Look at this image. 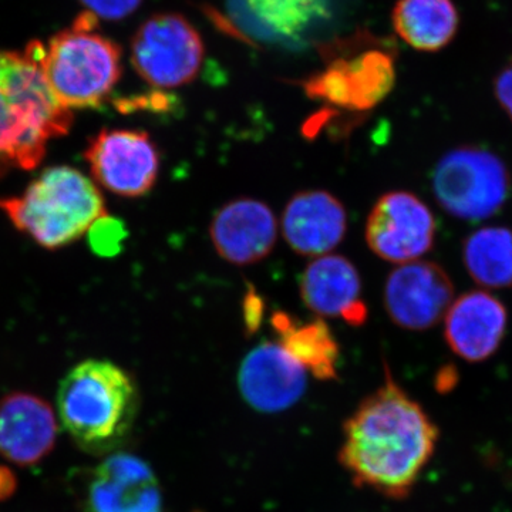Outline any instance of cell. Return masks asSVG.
I'll return each mask as SVG.
<instances>
[{
    "label": "cell",
    "instance_id": "obj_13",
    "mask_svg": "<svg viewBox=\"0 0 512 512\" xmlns=\"http://www.w3.org/2000/svg\"><path fill=\"white\" fill-rule=\"evenodd\" d=\"M66 134L59 121L13 93L0 79V177L15 168L33 170L45 157L47 143Z\"/></svg>",
    "mask_w": 512,
    "mask_h": 512
},
{
    "label": "cell",
    "instance_id": "obj_1",
    "mask_svg": "<svg viewBox=\"0 0 512 512\" xmlns=\"http://www.w3.org/2000/svg\"><path fill=\"white\" fill-rule=\"evenodd\" d=\"M439 436L426 410L386 369L382 386L357 406L343 426L340 464L357 487L403 500L429 466Z\"/></svg>",
    "mask_w": 512,
    "mask_h": 512
},
{
    "label": "cell",
    "instance_id": "obj_23",
    "mask_svg": "<svg viewBox=\"0 0 512 512\" xmlns=\"http://www.w3.org/2000/svg\"><path fill=\"white\" fill-rule=\"evenodd\" d=\"M90 245L96 254L113 256L121 249L126 229L120 221L110 218L109 215L99 218L89 229Z\"/></svg>",
    "mask_w": 512,
    "mask_h": 512
},
{
    "label": "cell",
    "instance_id": "obj_8",
    "mask_svg": "<svg viewBox=\"0 0 512 512\" xmlns=\"http://www.w3.org/2000/svg\"><path fill=\"white\" fill-rule=\"evenodd\" d=\"M437 224L426 202L409 191L382 195L366 222V242L373 254L393 264L417 261L436 242Z\"/></svg>",
    "mask_w": 512,
    "mask_h": 512
},
{
    "label": "cell",
    "instance_id": "obj_10",
    "mask_svg": "<svg viewBox=\"0 0 512 512\" xmlns=\"http://www.w3.org/2000/svg\"><path fill=\"white\" fill-rule=\"evenodd\" d=\"M454 285L443 266L413 261L393 269L384 286V306L394 325L424 332L446 316Z\"/></svg>",
    "mask_w": 512,
    "mask_h": 512
},
{
    "label": "cell",
    "instance_id": "obj_16",
    "mask_svg": "<svg viewBox=\"0 0 512 512\" xmlns=\"http://www.w3.org/2000/svg\"><path fill=\"white\" fill-rule=\"evenodd\" d=\"M444 325V338L461 359L480 363L500 349L507 333L508 313L504 303L484 291L463 293L451 303Z\"/></svg>",
    "mask_w": 512,
    "mask_h": 512
},
{
    "label": "cell",
    "instance_id": "obj_2",
    "mask_svg": "<svg viewBox=\"0 0 512 512\" xmlns=\"http://www.w3.org/2000/svg\"><path fill=\"white\" fill-rule=\"evenodd\" d=\"M137 402L130 375L103 359L74 366L57 392L60 421L87 453H106L127 436L136 419Z\"/></svg>",
    "mask_w": 512,
    "mask_h": 512
},
{
    "label": "cell",
    "instance_id": "obj_18",
    "mask_svg": "<svg viewBox=\"0 0 512 512\" xmlns=\"http://www.w3.org/2000/svg\"><path fill=\"white\" fill-rule=\"evenodd\" d=\"M348 214L342 202L322 190L293 195L282 215V232L289 247L303 256H322L345 238Z\"/></svg>",
    "mask_w": 512,
    "mask_h": 512
},
{
    "label": "cell",
    "instance_id": "obj_9",
    "mask_svg": "<svg viewBox=\"0 0 512 512\" xmlns=\"http://www.w3.org/2000/svg\"><path fill=\"white\" fill-rule=\"evenodd\" d=\"M84 156L94 180L121 197L147 194L160 171L157 146L144 131H100L90 141Z\"/></svg>",
    "mask_w": 512,
    "mask_h": 512
},
{
    "label": "cell",
    "instance_id": "obj_17",
    "mask_svg": "<svg viewBox=\"0 0 512 512\" xmlns=\"http://www.w3.org/2000/svg\"><path fill=\"white\" fill-rule=\"evenodd\" d=\"M301 296L303 303L318 316L342 318L350 326L366 322L362 279L345 256L326 254L313 259L303 271Z\"/></svg>",
    "mask_w": 512,
    "mask_h": 512
},
{
    "label": "cell",
    "instance_id": "obj_6",
    "mask_svg": "<svg viewBox=\"0 0 512 512\" xmlns=\"http://www.w3.org/2000/svg\"><path fill=\"white\" fill-rule=\"evenodd\" d=\"M205 49L200 33L178 13L148 18L131 40V63L157 89H177L200 73Z\"/></svg>",
    "mask_w": 512,
    "mask_h": 512
},
{
    "label": "cell",
    "instance_id": "obj_25",
    "mask_svg": "<svg viewBox=\"0 0 512 512\" xmlns=\"http://www.w3.org/2000/svg\"><path fill=\"white\" fill-rule=\"evenodd\" d=\"M493 90L501 109L512 121V56L495 76Z\"/></svg>",
    "mask_w": 512,
    "mask_h": 512
},
{
    "label": "cell",
    "instance_id": "obj_20",
    "mask_svg": "<svg viewBox=\"0 0 512 512\" xmlns=\"http://www.w3.org/2000/svg\"><path fill=\"white\" fill-rule=\"evenodd\" d=\"M272 325L278 342L306 372L320 380L338 377L339 346L323 319L301 322L286 312H275Z\"/></svg>",
    "mask_w": 512,
    "mask_h": 512
},
{
    "label": "cell",
    "instance_id": "obj_12",
    "mask_svg": "<svg viewBox=\"0 0 512 512\" xmlns=\"http://www.w3.org/2000/svg\"><path fill=\"white\" fill-rule=\"evenodd\" d=\"M89 512H163V494L143 458L116 453L93 471L87 488Z\"/></svg>",
    "mask_w": 512,
    "mask_h": 512
},
{
    "label": "cell",
    "instance_id": "obj_14",
    "mask_svg": "<svg viewBox=\"0 0 512 512\" xmlns=\"http://www.w3.org/2000/svg\"><path fill=\"white\" fill-rule=\"evenodd\" d=\"M210 237L215 251L229 264H256L271 254L278 239V221L265 202L238 198L212 218Z\"/></svg>",
    "mask_w": 512,
    "mask_h": 512
},
{
    "label": "cell",
    "instance_id": "obj_15",
    "mask_svg": "<svg viewBox=\"0 0 512 512\" xmlns=\"http://www.w3.org/2000/svg\"><path fill=\"white\" fill-rule=\"evenodd\" d=\"M57 420L36 394L16 392L0 399V456L20 467L35 466L53 450Z\"/></svg>",
    "mask_w": 512,
    "mask_h": 512
},
{
    "label": "cell",
    "instance_id": "obj_4",
    "mask_svg": "<svg viewBox=\"0 0 512 512\" xmlns=\"http://www.w3.org/2000/svg\"><path fill=\"white\" fill-rule=\"evenodd\" d=\"M97 28L99 19L86 10L45 46L43 73L66 109L103 106L120 82V46Z\"/></svg>",
    "mask_w": 512,
    "mask_h": 512
},
{
    "label": "cell",
    "instance_id": "obj_26",
    "mask_svg": "<svg viewBox=\"0 0 512 512\" xmlns=\"http://www.w3.org/2000/svg\"><path fill=\"white\" fill-rule=\"evenodd\" d=\"M18 488L15 473L8 467L0 466V501L9 500Z\"/></svg>",
    "mask_w": 512,
    "mask_h": 512
},
{
    "label": "cell",
    "instance_id": "obj_3",
    "mask_svg": "<svg viewBox=\"0 0 512 512\" xmlns=\"http://www.w3.org/2000/svg\"><path fill=\"white\" fill-rule=\"evenodd\" d=\"M0 208L47 249L72 244L106 215L99 188L72 167L47 168L20 197L0 200Z\"/></svg>",
    "mask_w": 512,
    "mask_h": 512
},
{
    "label": "cell",
    "instance_id": "obj_11",
    "mask_svg": "<svg viewBox=\"0 0 512 512\" xmlns=\"http://www.w3.org/2000/svg\"><path fill=\"white\" fill-rule=\"evenodd\" d=\"M308 372L279 342H264L242 360L238 387L242 399L261 413H279L301 400Z\"/></svg>",
    "mask_w": 512,
    "mask_h": 512
},
{
    "label": "cell",
    "instance_id": "obj_24",
    "mask_svg": "<svg viewBox=\"0 0 512 512\" xmlns=\"http://www.w3.org/2000/svg\"><path fill=\"white\" fill-rule=\"evenodd\" d=\"M80 3L97 19L119 22L133 15L143 0H80Z\"/></svg>",
    "mask_w": 512,
    "mask_h": 512
},
{
    "label": "cell",
    "instance_id": "obj_19",
    "mask_svg": "<svg viewBox=\"0 0 512 512\" xmlns=\"http://www.w3.org/2000/svg\"><path fill=\"white\" fill-rule=\"evenodd\" d=\"M241 28L268 43L296 42L329 18V0H228Z\"/></svg>",
    "mask_w": 512,
    "mask_h": 512
},
{
    "label": "cell",
    "instance_id": "obj_22",
    "mask_svg": "<svg viewBox=\"0 0 512 512\" xmlns=\"http://www.w3.org/2000/svg\"><path fill=\"white\" fill-rule=\"evenodd\" d=\"M463 261L476 284L490 289L512 288V229H477L464 241Z\"/></svg>",
    "mask_w": 512,
    "mask_h": 512
},
{
    "label": "cell",
    "instance_id": "obj_7",
    "mask_svg": "<svg viewBox=\"0 0 512 512\" xmlns=\"http://www.w3.org/2000/svg\"><path fill=\"white\" fill-rule=\"evenodd\" d=\"M342 49L335 55L329 53L332 59L325 69L305 80L303 89L311 99L342 109H373L389 96L396 82L392 55L380 47Z\"/></svg>",
    "mask_w": 512,
    "mask_h": 512
},
{
    "label": "cell",
    "instance_id": "obj_21",
    "mask_svg": "<svg viewBox=\"0 0 512 512\" xmlns=\"http://www.w3.org/2000/svg\"><path fill=\"white\" fill-rule=\"evenodd\" d=\"M392 20L397 35L421 52H437L446 47L460 23L453 0H399Z\"/></svg>",
    "mask_w": 512,
    "mask_h": 512
},
{
    "label": "cell",
    "instance_id": "obj_5",
    "mask_svg": "<svg viewBox=\"0 0 512 512\" xmlns=\"http://www.w3.org/2000/svg\"><path fill=\"white\" fill-rule=\"evenodd\" d=\"M431 187L448 215L478 222L503 210L511 195L512 178L507 164L493 151L463 146L440 158Z\"/></svg>",
    "mask_w": 512,
    "mask_h": 512
}]
</instances>
